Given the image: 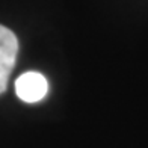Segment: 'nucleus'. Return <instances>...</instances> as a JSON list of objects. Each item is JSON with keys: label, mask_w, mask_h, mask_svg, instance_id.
Here are the masks:
<instances>
[{"label": "nucleus", "mask_w": 148, "mask_h": 148, "mask_svg": "<svg viewBox=\"0 0 148 148\" xmlns=\"http://www.w3.org/2000/svg\"><path fill=\"white\" fill-rule=\"evenodd\" d=\"M49 91L47 79L41 73L29 71L21 74L15 82V92L24 103H38L45 97Z\"/></svg>", "instance_id": "obj_2"}, {"label": "nucleus", "mask_w": 148, "mask_h": 148, "mask_svg": "<svg viewBox=\"0 0 148 148\" xmlns=\"http://www.w3.org/2000/svg\"><path fill=\"white\" fill-rule=\"evenodd\" d=\"M18 39L11 29L0 24V94L6 86L17 62Z\"/></svg>", "instance_id": "obj_1"}]
</instances>
